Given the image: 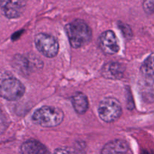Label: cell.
<instances>
[{
  "label": "cell",
  "mask_w": 154,
  "mask_h": 154,
  "mask_svg": "<svg viewBox=\"0 0 154 154\" xmlns=\"http://www.w3.org/2000/svg\"><path fill=\"white\" fill-rule=\"evenodd\" d=\"M69 42L72 48H80L90 43L93 36L88 24L81 20H75L65 27Z\"/></svg>",
  "instance_id": "6da1fadb"
},
{
  "label": "cell",
  "mask_w": 154,
  "mask_h": 154,
  "mask_svg": "<svg viewBox=\"0 0 154 154\" xmlns=\"http://www.w3.org/2000/svg\"><path fill=\"white\" fill-rule=\"evenodd\" d=\"M25 93L20 81L7 71H0V96L8 101H17Z\"/></svg>",
  "instance_id": "7a4b0ae2"
},
{
  "label": "cell",
  "mask_w": 154,
  "mask_h": 154,
  "mask_svg": "<svg viewBox=\"0 0 154 154\" xmlns=\"http://www.w3.org/2000/svg\"><path fill=\"white\" fill-rule=\"evenodd\" d=\"M63 119V111L54 106L42 107L36 110L32 115L33 123L45 128L56 127L61 124Z\"/></svg>",
  "instance_id": "3957f363"
},
{
  "label": "cell",
  "mask_w": 154,
  "mask_h": 154,
  "mask_svg": "<svg viewBox=\"0 0 154 154\" xmlns=\"http://www.w3.org/2000/svg\"><path fill=\"white\" fill-rule=\"evenodd\" d=\"M122 111L120 102L112 97L104 99L98 108L99 117L105 123H112L118 120L122 115Z\"/></svg>",
  "instance_id": "277c9868"
},
{
  "label": "cell",
  "mask_w": 154,
  "mask_h": 154,
  "mask_svg": "<svg viewBox=\"0 0 154 154\" xmlns=\"http://www.w3.org/2000/svg\"><path fill=\"white\" fill-rule=\"evenodd\" d=\"M35 45L38 51L48 58H54L59 52V44L57 39L47 33L36 35Z\"/></svg>",
  "instance_id": "5b68a950"
},
{
  "label": "cell",
  "mask_w": 154,
  "mask_h": 154,
  "mask_svg": "<svg viewBox=\"0 0 154 154\" xmlns=\"http://www.w3.org/2000/svg\"><path fill=\"white\" fill-rule=\"evenodd\" d=\"M42 62L38 57L30 56L16 55L12 61V66L19 73L24 75H29L35 69L42 68Z\"/></svg>",
  "instance_id": "8992f818"
},
{
  "label": "cell",
  "mask_w": 154,
  "mask_h": 154,
  "mask_svg": "<svg viewBox=\"0 0 154 154\" xmlns=\"http://www.w3.org/2000/svg\"><path fill=\"white\" fill-rule=\"evenodd\" d=\"M28 0H0V8L9 19H16L23 14Z\"/></svg>",
  "instance_id": "52a82bcc"
},
{
  "label": "cell",
  "mask_w": 154,
  "mask_h": 154,
  "mask_svg": "<svg viewBox=\"0 0 154 154\" xmlns=\"http://www.w3.org/2000/svg\"><path fill=\"white\" fill-rule=\"evenodd\" d=\"M99 46L107 54H115L120 51V45L115 33L111 30L104 32L99 37Z\"/></svg>",
  "instance_id": "ba28073f"
},
{
  "label": "cell",
  "mask_w": 154,
  "mask_h": 154,
  "mask_svg": "<svg viewBox=\"0 0 154 154\" xmlns=\"http://www.w3.org/2000/svg\"><path fill=\"white\" fill-rule=\"evenodd\" d=\"M138 92L141 99L147 104L154 102V78L153 76H144L138 82Z\"/></svg>",
  "instance_id": "9c48e42d"
},
{
  "label": "cell",
  "mask_w": 154,
  "mask_h": 154,
  "mask_svg": "<svg viewBox=\"0 0 154 154\" xmlns=\"http://www.w3.org/2000/svg\"><path fill=\"white\" fill-rule=\"evenodd\" d=\"M126 72V66L123 63L111 62L103 66L102 70V76L111 80H119L122 78Z\"/></svg>",
  "instance_id": "30bf717a"
},
{
  "label": "cell",
  "mask_w": 154,
  "mask_h": 154,
  "mask_svg": "<svg viewBox=\"0 0 154 154\" xmlns=\"http://www.w3.org/2000/svg\"><path fill=\"white\" fill-rule=\"evenodd\" d=\"M129 147L127 143L123 140L117 139L107 143L102 148V154L111 153H126L129 151Z\"/></svg>",
  "instance_id": "8fae6325"
},
{
  "label": "cell",
  "mask_w": 154,
  "mask_h": 154,
  "mask_svg": "<svg viewBox=\"0 0 154 154\" xmlns=\"http://www.w3.org/2000/svg\"><path fill=\"white\" fill-rule=\"evenodd\" d=\"M21 153L25 154H45L48 153L47 147L36 140H28L22 144Z\"/></svg>",
  "instance_id": "7c38bea8"
},
{
  "label": "cell",
  "mask_w": 154,
  "mask_h": 154,
  "mask_svg": "<svg viewBox=\"0 0 154 154\" xmlns=\"http://www.w3.org/2000/svg\"><path fill=\"white\" fill-rule=\"evenodd\" d=\"M72 103L75 111L78 114H84L89 108V101L84 93L78 92L72 98Z\"/></svg>",
  "instance_id": "4fadbf2b"
},
{
  "label": "cell",
  "mask_w": 154,
  "mask_h": 154,
  "mask_svg": "<svg viewBox=\"0 0 154 154\" xmlns=\"http://www.w3.org/2000/svg\"><path fill=\"white\" fill-rule=\"evenodd\" d=\"M141 72L144 76H154V53L150 54L142 63Z\"/></svg>",
  "instance_id": "5bb4252c"
},
{
  "label": "cell",
  "mask_w": 154,
  "mask_h": 154,
  "mask_svg": "<svg viewBox=\"0 0 154 154\" xmlns=\"http://www.w3.org/2000/svg\"><path fill=\"white\" fill-rule=\"evenodd\" d=\"M8 126V121L5 114L0 109V135L4 133Z\"/></svg>",
  "instance_id": "9a60e30c"
},
{
  "label": "cell",
  "mask_w": 154,
  "mask_h": 154,
  "mask_svg": "<svg viewBox=\"0 0 154 154\" xmlns=\"http://www.w3.org/2000/svg\"><path fill=\"white\" fill-rule=\"evenodd\" d=\"M143 9L147 14L154 13V0H144L143 3Z\"/></svg>",
  "instance_id": "2e32d148"
},
{
  "label": "cell",
  "mask_w": 154,
  "mask_h": 154,
  "mask_svg": "<svg viewBox=\"0 0 154 154\" xmlns=\"http://www.w3.org/2000/svg\"><path fill=\"white\" fill-rule=\"evenodd\" d=\"M118 25L119 27L120 28V29L123 32V34L126 35H132V31H131L130 29V27H129L127 25H126V24H123V23L121 22L119 23Z\"/></svg>",
  "instance_id": "e0dca14e"
}]
</instances>
